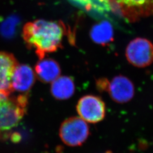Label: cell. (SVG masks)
<instances>
[{
  "mask_svg": "<svg viewBox=\"0 0 153 153\" xmlns=\"http://www.w3.org/2000/svg\"><path fill=\"white\" fill-rule=\"evenodd\" d=\"M36 75L44 83H52L60 76L61 69L59 64L52 59H42L35 66Z\"/></svg>",
  "mask_w": 153,
  "mask_h": 153,
  "instance_id": "obj_10",
  "label": "cell"
},
{
  "mask_svg": "<svg viewBox=\"0 0 153 153\" xmlns=\"http://www.w3.org/2000/svg\"><path fill=\"white\" fill-rule=\"evenodd\" d=\"M82 10L95 14L104 15L112 10L113 6L109 0H69Z\"/></svg>",
  "mask_w": 153,
  "mask_h": 153,
  "instance_id": "obj_12",
  "label": "cell"
},
{
  "mask_svg": "<svg viewBox=\"0 0 153 153\" xmlns=\"http://www.w3.org/2000/svg\"><path fill=\"white\" fill-rule=\"evenodd\" d=\"M51 91L52 95L57 99H68L74 93V83L73 79L69 76H59L52 82Z\"/></svg>",
  "mask_w": 153,
  "mask_h": 153,
  "instance_id": "obj_11",
  "label": "cell"
},
{
  "mask_svg": "<svg viewBox=\"0 0 153 153\" xmlns=\"http://www.w3.org/2000/svg\"><path fill=\"white\" fill-rule=\"evenodd\" d=\"M28 105L27 94L7 98L0 103V136H6L15 128L25 115Z\"/></svg>",
  "mask_w": 153,
  "mask_h": 153,
  "instance_id": "obj_2",
  "label": "cell"
},
{
  "mask_svg": "<svg viewBox=\"0 0 153 153\" xmlns=\"http://www.w3.org/2000/svg\"><path fill=\"white\" fill-rule=\"evenodd\" d=\"M127 60L138 68H145L153 62V44L147 39L137 38L128 44L126 51Z\"/></svg>",
  "mask_w": 153,
  "mask_h": 153,
  "instance_id": "obj_5",
  "label": "cell"
},
{
  "mask_svg": "<svg viewBox=\"0 0 153 153\" xmlns=\"http://www.w3.org/2000/svg\"><path fill=\"white\" fill-rule=\"evenodd\" d=\"M65 34V27L61 21L39 19L27 23L23 29L26 44L34 49L40 60L62 47Z\"/></svg>",
  "mask_w": 153,
  "mask_h": 153,
  "instance_id": "obj_1",
  "label": "cell"
},
{
  "mask_svg": "<svg viewBox=\"0 0 153 153\" xmlns=\"http://www.w3.org/2000/svg\"><path fill=\"white\" fill-rule=\"evenodd\" d=\"M115 9L129 21L153 15V0H109Z\"/></svg>",
  "mask_w": 153,
  "mask_h": 153,
  "instance_id": "obj_6",
  "label": "cell"
},
{
  "mask_svg": "<svg viewBox=\"0 0 153 153\" xmlns=\"http://www.w3.org/2000/svg\"><path fill=\"white\" fill-rule=\"evenodd\" d=\"M18 65L15 57L9 53L0 51V91L10 94L11 79Z\"/></svg>",
  "mask_w": 153,
  "mask_h": 153,
  "instance_id": "obj_8",
  "label": "cell"
},
{
  "mask_svg": "<svg viewBox=\"0 0 153 153\" xmlns=\"http://www.w3.org/2000/svg\"><path fill=\"white\" fill-rule=\"evenodd\" d=\"M97 87L100 91H106L110 97L117 103L129 102L134 96V88L132 82L126 76H115L111 82L106 79L99 80Z\"/></svg>",
  "mask_w": 153,
  "mask_h": 153,
  "instance_id": "obj_4",
  "label": "cell"
},
{
  "mask_svg": "<svg viewBox=\"0 0 153 153\" xmlns=\"http://www.w3.org/2000/svg\"><path fill=\"white\" fill-rule=\"evenodd\" d=\"M76 111L83 120L95 124L104 119L105 105L104 102L98 97L86 95L79 100Z\"/></svg>",
  "mask_w": 153,
  "mask_h": 153,
  "instance_id": "obj_7",
  "label": "cell"
},
{
  "mask_svg": "<svg viewBox=\"0 0 153 153\" xmlns=\"http://www.w3.org/2000/svg\"><path fill=\"white\" fill-rule=\"evenodd\" d=\"M113 28L107 21H102L93 26L90 35L93 41L97 43L105 45L113 39Z\"/></svg>",
  "mask_w": 153,
  "mask_h": 153,
  "instance_id": "obj_13",
  "label": "cell"
},
{
  "mask_svg": "<svg viewBox=\"0 0 153 153\" xmlns=\"http://www.w3.org/2000/svg\"><path fill=\"white\" fill-rule=\"evenodd\" d=\"M35 80V74L33 69L27 65H18L11 79L13 91L26 93L31 88Z\"/></svg>",
  "mask_w": 153,
  "mask_h": 153,
  "instance_id": "obj_9",
  "label": "cell"
},
{
  "mask_svg": "<svg viewBox=\"0 0 153 153\" xmlns=\"http://www.w3.org/2000/svg\"><path fill=\"white\" fill-rule=\"evenodd\" d=\"M89 126L80 117H72L61 125L60 137L65 145L76 147L81 146L89 136Z\"/></svg>",
  "mask_w": 153,
  "mask_h": 153,
  "instance_id": "obj_3",
  "label": "cell"
}]
</instances>
